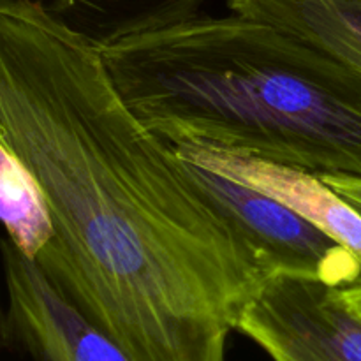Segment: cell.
<instances>
[{
	"instance_id": "obj_1",
	"label": "cell",
	"mask_w": 361,
	"mask_h": 361,
	"mask_svg": "<svg viewBox=\"0 0 361 361\" xmlns=\"http://www.w3.org/2000/svg\"><path fill=\"white\" fill-rule=\"evenodd\" d=\"M0 147L48 204L34 263L95 328L133 361H226L267 275L97 42L37 0H0Z\"/></svg>"
},
{
	"instance_id": "obj_2",
	"label": "cell",
	"mask_w": 361,
	"mask_h": 361,
	"mask_svg": "<svg viewBox=\"0 0 361 361\" xmlns=\"http://www.w3.org/2000/svg\"><path fill=\"white\" fill-rule=\"evenodd\" d=\"M164 141L361 178V74L261 21L196 16L99 46Z\"/></svg>"
},
{
	"instance_id": "obj_3",
	"label": "cell",
	"mask_w": 361,
	"mask_h": 361,
	"mask_svg": "<svg viewBox=\"0 0 361 361\" xmlns=\"http://www.w3.org/2000/svg\"><path fill=\"white\" fill-rule=\"evenodd\" d=\"M182 164L238 229L267 277L298 275L331 288L361 282L358 259L281 201L192 162L182 161Z\"/></svg>"
},
{
	"instance_id": "obj_4",
	"label": "cell",
	"mask_w": 361,
	"mask_h": 361,
	"mask_svg": "<svg viewBox=\"0 0 361 361\" xmlns=\"http://www.w3.org/2000/svg\"><path fill=\"white\" fill-rule=\"evenodd\" d=\"M236 331L274 361H361V319L338 288L314 279L267 277Z\"/></svg>"
},
{
	"instance_id": "obj_5",
	"label": "cell",
	"mask_w": 361,
	"mask_h": 361,
	"mask_svg": "<svg viewBox=\"0 0 361 361\" xmlns=\"http://www.w3.org/2000/svg\"><path fill=\"white\" fill-rule=\"evenodd\" d=\"M0 256L6 286L0 345L20 349L34 361H133L7 236L0 238Z\"/></svg>"
},
{
	"instance_id": "obj_6",
	"label": "cell",
	"mask_w": 361,
	"mask_h": 361,
	"mask_svg": "<svg viewBox=\"0 0 361 361\" xmlns=\"http://www.w3.org/2000/svg\"><path fill=\"white\" fill-rule=\"evenodd\" d=\"M182 161L268 194L341 243L361 264V210L335 192L319 175L252 155L187 141H166Z\"/></svg>"
},
{
	"instance_id": "obj_7",
	"label": "cell",
	"mask_w": 361,
	"mask_h": 361,
	"mask_svg": "<svg viewBox=\"0 0 361 361\" xmlns=\"http://www.w3.org/2000/svg\"><path fill=\"white\" fill-rule=\"evenodd\" d=\"M229 11L261 21L361 74V0H226Z\"/></svg>"
},
{
	"instance_id": "obj_8",
	"label": "cell",
	"mask_w": 361,
	"mask_h": 361,
	"mask_svg": "<svg viewBox=\"0 0 361 361\" xmlns=\"http://www.w3.org/2000/svg\"><path fill=\"white\" fill-rule=\"evenodd\" d=\"M37 2H41L63 23L101 46L196 16L207 0H37Z\"/></svg>"
},
{
	"instance_id": "obj_9",
	"label": "cell",
	"mask_w": 361,
	"mask_h": 361,
	"mask_svg": "<svg viewBox=\"0 0 361 361\" xmlns=\"http://www.w3.org/2000/svg\"><path fill=\"white\" fill-rule=\"evenodd\" d=\"M0 224L32 261L53 236L48 204L30 173L0 147Z\"/></svg>"
},
{
	"instance_id": "obj_10",
	"label": "cell",
	"mask_w": 361,
	"mask_h": 361,
	"mask_svg": "<svg viewBox=\"0 0 361 361\" xmlns=\"http://www.w3.org/2000/svg\"><path fill=\"white\" fill-rule=\"evenodd\" d=\"M319 176L335 192L344 196L345 200L351 201L355 207H358L361 210V178H355V176L348 175H331V173Z\"/></svg>"
},
{
	"instance_id": "obj_11",
	"label": "cell",
	"mask_w": 361,
	"mask_h": 361,
	"mask_svg": "<svg viewBox=\"0 0 361 361\" xmlns=\"http://www.w3.org/2000/svg\"><path fill=\"white\" fill-rule=\"evenodd\" d=\"M338 293H341V298L344 300L345 305L361 319V282L349 286V288H338Z\"/></svg>"
}]
</instances>
